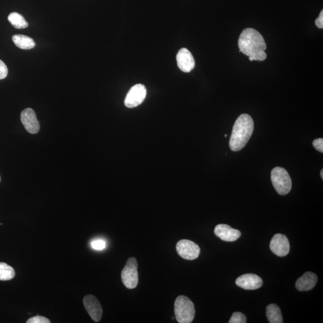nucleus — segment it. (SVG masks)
Here are the masks:
<instances>
[{
    "mask_svg": "<svg viewBox=\"0 0 323 323\" xmlns=\"http://www.w3.org/2000/svg\"><path fill=\"white\" fill-rule=\"evenodd\" d=\"M266 316L269 323H283L282 314L279 306L277 305L271 304L267 306Z\"/></svg>",
    "mask_w": 323,
    "mask_h": 323,
    "instance_id": "obj_16",
    "label": "nucleus"
},
{
    "mask_svg": "<svg viewBox=\"0 0 323 323\" xmlns=\"http://www.w3.org/2000/svg\"><path fill=\"white\" fill-rule=\"evenodd\" d=\"M176 58L178 66L183 72H191L195 66L193 55L187 49H181L178 52Z\"/></svg>",
    "mask_w": 323,
    "mask_h": 323,
    "instance_id": "obj_11",
    "label": "nucleus"
},
{
    "mask_svg": "<svg viewBox=\"0 0 323 323\" xmlns=\"http://www.w3.org/2000/svg\"><path fill=\"white\" fill-rule=\"evenodd\" d=\"M254 122L248 114H242L236 119L231 134L229 147L233 152L243 149L253 134Z\"/></svg>",
    "mask_w": 323,
    "mask_h": 323,
    "instance_id": "obj_2",
    "label": "nucleus"
},
{
    "mask_svg": "<svg viewBox=\"0 0 323 323\" xmlns=\"http://www.w3.org/2000/svg\"><path fill=\"white\" fill-rule=\"evenodd\" d=\"M318 278L313 272H307L296 281V288L300 291H309L316 286Z\"/></svg>",
    "mask_w": 323,
    "mask_h": 323,
    "instance_id": "obj_14",
    "label": "nucleus"
},
{
    "mask_svg": "<svg viewBox=\"0 0 323 323\" xmlns=\"http://www.w3.org/2000/svg\"><path fill=\"white\" fill-rule=\"evenodd\" d=\"M315 23H316V25L317 27L319 28V29H323V11L322 10L321 12H320L319 18H317L315 21Z\"/></svg>",
    "mask_w": 323,
    "mask_h": 323,
    "instance_id": "obj_24",
    "label": "nucleus"
},
{
    "mask_svg": "<svg viewBox=\"0 0 323 323\" xmlns=\"http://www.w3.org/2000/svg\"><path fill=\"white\" fill-rule=\"evenodd\" d=\"M313 146L315 149L318 150L319 152L323 153V139L318 138L316 139L313 141Z\"/></svg>",
    "mask_w": 323,
    "mask_h": 323,
    "instance_id": "obj_23",
    "label": "nucleus"
},
{
    "mask_svg": "<svg viewBox=\"0 0 323 323\" xmlns=\"http://www.w3.org/2000/svg\"><path fill=\"white\" fill-rule=\"evenodd\" d=\"M239 52L251 57L254 61L266 60V44L263 36L257 30L246 29L242 31L238 40Z\"/></svg>",
    "mask_w": 323,
    "mask_h": 323,
    "instance_id": "obj_1",
    "label": "nucleus"
},
{
    "mask_svg": "<svg viewBox=\"0 0 323 323\" xmlns=\"http://www.w3.org/2000/svg\"><path fill=\"white\" fill-rule=\"evenodd\" d=\"M320 175H321L322 179H323V170L322 169L321 172H320Z\"/></svg>",
    "mask_w": 323,
    "mask_h": 323,
    "instance_id": "obj_25",
    "label": "nucleus"
},
{
    "mask_svg": "<svg viewBox=\"0 0 323 323\" xmlns=\"http://www.w3.org/2000/svg\"><path fill=\"white\" fill-rule=\"evenodd\" d=\"M176 249L178 254L186 260H194L199 257L200 248L194 242L188 239H182L177 242Z\"/></svg>",
    "mask_w": 323,
    "mask_h": 323,
    "instance_id": "obj_6",
    "label": "nucleus"
},
{
    "mask_svg": "<svg viewBox=\"0 0 323 323\" xmlns=\"http://www.w3.org/2000/svg\"><path fill=\"white\" fill-rule=\"evenodd\" d=\"M15 276V270L4 262H0V280L9 281Z\"/></svg>",
    "mask_w": 323,
    "mask_h": 323,
    "instance_id": "obj_18",
    "label": "nucleus"
},
{
    "mask_svg": "<svg viewBox=\"0 0 323 323\" xmlns=\"http://www.w3.org/2000/svg\"><path fill=\"white\" fill-rule=\"evenodd\" d=\"M214 233L222 240L227 242L235 241L241 235L238 230L233 229L229 225L225 224L217 225L214 229Z\"/></svg>",
    "mask_w": 323,
    "mask_h": 323,
    "instance_id": "obj_13",
    "label": "nucleus"
},
{
    "mask_svg": "<svg viewBox=\"0 0 323 323\" xmlns=\"http://www.w3.org/2000/svg\"><path fill=\"white\" fill-rule=\"evenodd\" d=\"M51 321L48 319L43 316H35L28 320L27 323H50Z\"/></svg>",
    "mask_w": 323,
    "mask_h": 323,
    "instance_id": "obj_21",
    "label": "nucleus"
},
{
    "mask_svg": "<svg viewBox=\"0 0 323 323\" xmlns=\"http://www.w3.org/2000/svg\"><path fill=\"white\" fill-rule=\"evenodd\" d=\"M0 182H1V177H0Z\"/></svg>",
    "mask_w": 323,
    "mask_h": 323,
    "instance_id": "obj_28",
    "label": "nucleus"
},
{
    "mask_svg": "<svg viewBox=\"0 0 323 323\" xmlns=\"http://www.w3.org/2000/svg\"><path fill=\"white\" fill-rule=\"evenodd\" d=\"M271 180L273 186L280 195H286L291 191V180L285 168L275 167L271 171Z\"/></svg>",
    "mask_w": 323,
    "mask_h": 323,
    "instance_id": "obj_4",
    "label": "nucleus"
},
{
    "mask_svg": "<svg viewBox=\"0 0 323 323\" xmlns=\"http://www.w3.org/2000/svg\"><path fill=\"white\" fill-rule=\"evenodd\" d=\"M271 251L279 257H285L289 254L290 243L288 238L282 234H276L270 242Z\"/></svg>",
    "mask_w": 323,
    "mask_h": 323,
    "instance_id": "obj_9",
    "label": "nucleus"
},
{
    "mask_svg": "<svg viewBox=\"0 0 323 323\" xmlns=\"http://www.w3.org/2000/svg\"><path fill=\"white\" fill-rule=\"evenodd\" d=\"M138 263L135 258H130L122 270V283L128 289H135L138 283Z\"/></svg>",
    "mask_w": 323,
    "mask_h": 323,
    "instance_id": "obj_5",
    "label": "nucleus"
},
{
    "mask_svg": "<svg viewBox=\"0 0 323 323\" xmlns=\"http://www.w3.org/2000/svg\"><path fill=\"white\" fill-rule=\"evenodd\" d=\"M83 305L86 310L95 322H99L102 316V308L99 300L92 294L86 295L83 298Z\"/></svg>",
    "mask_w": 323,
    "mask_h": 323,
    "instance_id": "obj_8",
    "label": "nucleus"
},
{
    "mask_svg": "<svg viewBox=\"0 0 323 323\" xmlns=\"http://www.w3.org/2000/svg\"><path fill=\"white\" fill-rule=\"evenodd\" d=\"M236 285L245 290H256L261 288L263 281L258 275L247 274L241 275L236 280Z\"/></svg>",
    "mask_w": 323,
    "mask_h": 323,
    "instance_id": "obj_12",
    "label": "nucleus"
},
{
    "mask_svg": "<svg viewBox=\"0 0 323 323\" xmlns=\"http://www.w3.org/2000/svg\"><path fill=\"white\" fill-rule=\"evenodd\" d=\"M249 60H250V61H254V60H253V58H251V57H249Z\"/></svg>",
    "mask_w": 323,
    "mask_h": 323,
    "instance_id": "obj_26",
    "label": "nucleus"
},
{
    "mask_svg": "<svg viewBox=\"0 0 323 323\" xmlns=\"http://www.w3.org/2000/svg\"><path fill=\"white\" fill-rule=\"evenodd\" d=\"M174 313L177 321L180 323H191L195 316L194 303L185 296H179L174 303Z\"/></svg>",
    "mask_w": 323,
    "mask_h": 323,
    "instance_id": "obj_3",
    "label": "nucleus"
},
{
    "mask_svg": "<svg viewBox=\"0 0 323 323\" xmlns=\"http://www.w3.org/2000/svg\"><path fill=\"white\" fill-rule=\"evenodd\" d=\"M91 246L94 250H102L106 247V242L101 239H94L91 241Z\"/></svg>",
    "mask_w": 323,
    "mask_h": 323,
    "instance_id": "obj_20",
    "label": "nucleus"
},
{
    "mask_svg": "<svg viewBox=\"0 0 323 323\" xmlns=\"http://www.w3.org/2000/svg\"><path fill=\"white\" fill-rule=\"evenodd\" d=\"M8 74V68L3 61L0 60V80L4 79Z\"/></svg>",
    "mask_w": 323,
    "mask_h": 323,
    "instance_id": "obj_22",
    "label": "nucleus"
},
{
    "mask_svg": "<svg viewBox=\"0 0 323 323\" xmlns=\"http://www.w3.org/2000/svg\"><path fill=\"white\" fill-rule=\"evenodd\" d=\"M246 317L239 312L234 313L229 321V323H246Z\"/></svg>",
    "mask_w": 323,
    "mask_h": 323,
    "instance_id": "obj_19",
    "label": "nucleus"
},
{
    "mask_svg": "<svg viewBox=\"0 0 323 323\" xmlns=\"http://www.w3.org/2000/svg\"><path fill=\"white\" fill-rule=\"evenodd\" d=\"M225 137H227V134H226V135H225Z\"/></svg>",
    "mask_w": 323,
    "mask_h": 323,
    "instance_id": "obj_27",
    "label": "nucleus"
},
{
    "mask_svg": "<svg viewBox=\"0 0 323 323\" xmlns=\"http://www.w3.org/2000/svg\"><path fill=\"white\" fill-rule=\"evenodd\" d=\"M147 90L143 85L137 84L133 86L127 94L125 100V106L134 108L138 106L146 98Z\"/></svg>",
    "mask_w": 323,
    "mask_h": 323,
    "instance_id": "obj_7",
    "label": "nucleus"
},
{
    "mask_svg": "<svg viewBox=\"0 0 323 323\" xmlns=\"http://www.w3.org/2000/svg\"><path fill=\"white\" fill-rule=\"evenodd\" d=\"M21 121L27 131L32 134L37 133L40 130V124L32 108H28L22 111Z\"/></svg>",
    "mask_w": 323,
    "mask_h": 323,
    "instance_id": "obj_10",
    "label": "nucleus"
},
{
    "mask_svg": "<svg viewBox=\"0 0 323 323\" xmlns=\"http://www.w3.org/2000/svg\"><path fill=\"white\" fill-rule=\"evenodd\" d=\"M8 20L15 29H24L29 26V24L26 19L17 12L11 13L8 16Z\"/></svg>",
    "mask_w": 323,
    "mask_h": 323,
    "instance_id": "obj_17",
    "label": "nucleus"
},
{
    "mask_svg": "<svg viewBox=\"0 0 323 323\" xmlns=\"http://www.w3.org/2000/svg\"><path fill=\"white\" fill-rule=\"evenodd\" d=\"M12 40L16 46L23 50L32 49L34 48L35 46V43L34 40L27 35L21 34L14 35L12 37Z\"/></svg>",
    "mask_w": 323,
    "mask_h": 323,
    "instance_id": "obj_15",
    "label": "nucleus"
}]
</instances>
